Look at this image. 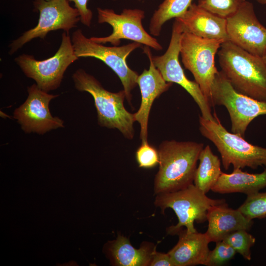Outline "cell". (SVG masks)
<instances>
[{
  "label": "cell",
  "mask_w": 266,
  "mask_h": 266,
  "mask_svg": "<svg viewBox=\"0 0 266 266\" xmlns=\"http://www.w3.org/2000/svg\"><path fill=\"white\" fill-rule=\"evenodd\" d=\"M203 147V143L195 141H163L158 150L159 167L154 180L155 194L178 191L193 184Z\"/></svg>",
  "instance_id": "cell-1"
},
{
  "label": "cell",
  "mask_w": 266,
  "mask_h": 266,
  "mask_svg": "<svg viewBox=\"0 0 266 266\" xmlns=\"http://www.w3.org/2000/svg\"><path fill=\"white\" fill-rule=\"evenodd\" d=\"M222 72L238 92L266 101V64L230 40L218 52Z\"/></svg>",
  "instance_id": "cell-2"
},
{
  "label": "cell",
  "mask_w": 266,
  "mask_h": 266,
  "mask_svg": "<svg viewBox=\"0 0 266 266\" xmlns=\"http://www.w3.org/2000/svg\"><path fill=\"white\" fill-rule=\"evenodd\" d=\"M72 78L76 90L92 96L100 126L117 129L126 138H133L134 115L124 106L126 94L124 90L117 93L106 90L94 76L82 68L77 69Z\"/></svg>",
  "instance_id": "cell-3"
},
{
  "label": "cell",
  "mask_w": 266,
  "mask_h": 266,
  "mask_svg": "<svg viewBox=\"0 0 266 266\" xmlns=\"http://www.w3.org/2000/svg\"><path fill=\"white\" fill-rule=\"evenodd\" d=\"M214 120L199 117L200 133L212 142L220 154L224 168L233 169L248 167L257 169L266 167V148L250 143L244 137L228 132L222 125L216 114Z\"/></svg>",
  "instance_id": "cell-4"
},
{
  "label": "cell",
  "mask_w": 266,
  "mask_h": 266,
  "mask_svg": "<svg viewBox=\"0 0 266 266\" xmlns=\"http://www.w3.org/2000/svg\"><path fill=\"white\" fill-rule=\"evenodd\" d=\"M226 202L224 199H212L191 184L182 189L156 195L154 204L160 207L162 213L166 208L172 209L178 218V223L167 229L168 234H177L186 228L188 232L197 231L194 222L203 223L207 221V214L213 206Z\"/></svg>",
  "instance_id": "cell-5"
},
{
  "label": "cell",
  "mask_w": 266,
  "mask_h": 266,
  "mask_svg": "<svg viewBox=\"0 0 266 266\" xmlns=\"http://www.w3.org/2000/svg\"><path fill=\"white\" fill-rule=\"evenodd\" d=\"M77 57H92L100 60L109 66L118 76L124 88L126 99L130 102L132 91L136 87L138 73L127 65L126 59L141 44L133 42L122 46H106L87 37L81 29L74 31L71 36Z\"/></svg>",
  "instance_id": "cell-6"
},
{
  "label": "cell",
  "mask_w": 266,
  "mask_h": 266,
  "mask_svg": "<svg viewBox=\"0 0 266 266\" xmlns=\"http://www.w3.org/2000/svg\"><path fill=\"white\" fill-rule=\"evenodd\" d=\"M78 59L71 37L64 32L60 47L53 56L39 61L33 55L23 54L14 61L27 77L34 80L41 90L48 93L60 87L65 71Z\"/></svg>",
  "instance_id": "cell-7"
},
{
  "label": "cell",
  "mask_w": 266,
  "mask_h": 266,
  "mask_svg": "<svg viewBox=\"0 0 266 266\" xmlns=\"http://www.w3.org/2000/svg\"><path fill=\"white\" fill-rule=\"evenodd\" d=\"M224 42L187 32L182 33L180 39L182 62L193 75L211 106L212 86L218 72L215 66V56Z\"/></svg>",
  "instance_id": "cell-8"
},
{
  "label": "cell",
  "mask_w": 266,
  "mask_h": 266,
  "mask_svg": "<svg viewBox=\"0 0 266 266\" xmlns=\"http://www.w3.org/2000/svg\"><path fill=\"white\" fill-rule=\"evenodd\" d=\"M211 96V106H225L230 117L232 132L243 137L250 123L258 116L266 115V101L236 91L222 71L215 75Z\"/></svg>",
  "instance_id": "cell-9"
},
{
  "label": "cell",
  "mask_w": 266,
  "mask_h": 266,
  "mask_svg": "<svg viewBox=\"0 0 266 266\" xmlns=\"http://www.w3.org/2000/svg\"><path fill=\"white\" fill-rule=\"evenodd\" d=\"M33 4L39 13L37 24L11 42L10 55L33 39L45 38L50 32L62 30L69 33L80 21L78 10L70 5L68 0H34Z\"/></svg>",
  "instance_id": "cell-10"
},
{
  "label": "cell",
  "mask_w": 266,
  "mask_h": 266,
  "mask_svg": "<svg viewBox=\"0 0 266 266\" xmlns=\"http://www.w3.org/2000/svg\"><path fill=\"white\" fill-rule=\"evenodd\" d=\"M182 33L180 23L175 19L170 42L166 51L161 56H153L151 54V59L166 82L178 84L191 96L198 104L203 118L214 120L215 117L212 114L211 106L199 85L196 81L188 79L179 63L180 39Z\"/></svg>",
  "instance_id": "cell-11"
},
{
  "label": "cell",
  "mask_w": 266,
  "mask_h": 266,
  "mask_svg": "<svg viewBox=\"0 0 266 266\" xmlns=\"http://www.w3.org/2000/svg\"><path fill=\"white\" fill-rule=\"evenodd\" d=\"M98 22L106 23L113 29L112 33L105 37H91L93 41L100 44L110 43L119 46L122 39H129L150 47L157 51L163 49L158 40L150 35L144 29L142 20L145 12L140 9H124L120 14L113 9L98 8Z\"/></svg>",
  "instance_id": "cell-12"
},
{
  "label": "cell",
  "mask_w": 266,
  "mask_h": 266,
  "mask_svg": "<svg viewBox=\"0 0 266 266\" xmlns=\"http://www.w3.org/2000/svg\"><path fill=\"white\" fill-rule=\"evenodd\" d=\"M28 93L26 101L13 112V118L25 133L43 134L64 127V121L53 117L49 108L50 101L58 95L41 90L36 84L28 87Z\"/></svg>",
  "instance_id": "cell-13"
},
{
  "label": "cell",
  "mask_w": 266,
  "mask_h": 266,
  "mask_svg": "<svg viewBox=\"0 0 266 266\" xmlns=\"http://www.w3.org/2000/svg\"><path fill=\"white\" fill-rule=\"evenodd\" d=\"M226 19L229 40L262 58L266 50V28L258 20L253 3L245 0L238 10Z\"/></svg>",
  "instance_id": "cell-14"
},
{
  "label": "cell",
  "mask_w": 266,
  "mask_h": 266,
  "mask_svg": "<svg viewBox=\"0 0 266 266\" xmlns=\"http://www.w3.org/2000/svg\"><path fill=\"white\" fill-rule=\"evenodd\" d=\"M143 51L149 58L150 66L149 69H144L137 79V84L141 93V101L139 108L134 113L135 121L140 124V138L141 143L148 142L149 116L154 101L162 94L167 91L172 85V83L167 82L164 79L154 65L149 46H145Z\"/></svg>",
  "instance_id": "cell-15"
},
{
  "label": "cell",
  "mask_w": 266,
  "mask_h": 266,
  "mask_svg": "<svg viewBox=\"0 0 266 266\" xmlns=\"http://www.w3.org/2000/svg\"><path fill=\"white\" fill-rule=\"evenodd\" d=\"M183 33L187 32L208 39L229 40L227 32V19L218 16L192 3L182 16L176 18Z\"/></svg>",
  "instance_id": "cell-16"
},
{
  "label": "cell",
  "mask_w": 266,
  "mask_h": 266,
  "mask_svg": "<svg viewBox=\"0 0 266 266\" xmlns=\"http://www.w3.org/2000/svg\"><path fill=\"white\" fill-rule=\"evenodd\" d=\"M177 234V244L167 252L174 266H206L210 242L205 233H190L182 229Z\"/></svg>",
  "instance_id": "cell-17"
},
{
  "label": "cell",
  "mask_w": 266,
  "mask_h": 266,
  "mask_svg": "<svg viewBox=\"0 0 266 266\" xmlns=\"http://www.w3.org/2000/svg\"><path fill=\"white\" fill-rule=\"evenodd\" d=\"M207 221L208 228L205 233L210 242H215L234 231H249L254 223L238 209L229 207L226 202L212 206L207 212Z\"/></svg>",
  "instance_id": "cell-18"
},
{
  "label": "cell",
  "mask_w": 266,
  "mask_h": 266,
  "mask_svg": "<svg viewBox=\"0 0 266 266\" xmlns=\"http://www.w3.org/2000/svg\"><path fill=\"white\" fill-rule=\"evenodd\" d=\"M156 246L144 241L138 249L134 247L129 239L122 235L108 241L104 246L103 252L116 266H149Z\"/></svg>",
  "instance_id": "cell-19"
},
{
  "label": "cell",
  "mask_w": 266,
  "mask_h": 266,
  "mask_svg": "<svg viewBox=\"0 0 266 266\" xmlns=\"http://www.w3.org/2000/svg\"><path fill=\"white\" fill-rule=\"evenodd\" d=\"M266 187V167L258 173H250L240 168L233 169L231 173L222 172L211 191L219 194L255 193Z\"/></svg>",
  "instance_id": "cell-20"
},
{
  "label": "cell",
  "mask_w": 266,
  "mask_h": 266,
  "mask_svg": "<svg viewBox=\"0 0 266 266\" xmlns=\"http://www.w3.org/2000/svg\"><path fill=\"white\" fill-rule=\"evenodd\" d=\"M199 160L200 163L195 171L194 183L197 188L206 194L215 185L223 172L221 162L209 145L203 147Z\"/></svg>",
  "instance_id": "cell-21"
},
{
  "label": "cell",
  "mask_w": 266,
  "mask_h": 266,
  "mask_svg": "<svg viewBox=\"0 0 266 266\" xmlns=\"http://www.w3.org/2000/svg\"><path fill=\"white\" fill-rule=\"evenodd\" d=\"M193 0H164L155 10L149 24L150 34H160L163 25L168 20L182 16L188 10Z\"/></svg>",
  "instance_id": "cell-22"
},
{
  "label": "cell",
  "mask_w": 266,
  "mask_h": 266,
  "mask_svg": "<svg viewBox=\"0 0 266 266\" xmlns=\"http://www.w3.org/2000/svg\"><path fill=\"white\" fill-rule=\"evenodd\" d=\"M224 242L230 245L246 260L251 259L250 249L254 245L256 239L245 230L234 231L224 238Z\"/></svg>",
  "instance_id": "cell-23"
},
{
  "label": "cell",
  "mask_w": 266,
  "mask_h": 266,
  "mask_svg": "<svg viewBox=\"0 0 266 266\" xmlns=\"http://www.w3.org/2000/svg\"><path fill=\"white\" fill-rule=\"evenodd\" d=\"M238 209L247 218H266V192L247 195V198Z\"/></svg>",
  "instance_id": "cell-24"
},
{
  "label": "cell",
  "mask_w": 266,
  "mask_h": 266,
  "mask_svg": "<svg viewBox=\"0 0 266 266\" xmlns=\"http://www.w3.org/2000/svg\"><path fill=\"white\" fill-rule=\"evenodd\" d=\"M245 0H199L198 5L220 17L233 15Z\"/></svg>",
  "instance_id": "cell-25"
},
{
  "label": "cell",
  "mask_w": 266,
  "mask_h": 266,
  "mask_svg": "<svg viewBox=\"0 0 266 266\" xmlns=\"http://www.w3.org/2000/svg\"><path fill=\"white\" fill-rule=\"evenodd\" d=\"M216 246L210 251L206 266H220L232 260L236 253L235 250L230 245L219 241L216 242Z\"/></svg>",
  "instance_id": "cell-26"
},
{
  "label": "cell",
  "mask_w": 266,
  "mask_h": 266,
  "mask_svg": "<svg viewBox=\"0 0 266 266\" xmlns=\"http://www.w3.org/2000/svg\"><path fill=\"white\" fill-rule=\"evenodd\" d=\"M135 158L139 167L151 168L159 162L158 151L148 142L141 143L135 153Z\"/></svg>",
  "instance_id": "cell-27"
},
{
  "label": "cell",
  "mask_w": 266,
  "mask_h": 266,
  "mask_svg": "<svg viewBox=\"0 0 266 266\" xmlns=\"http://www.w3.org/2000/svg\"><path fill=\"white\" fill-rule=\"evenodd\" d=\"M69 2H73L74 6L79 11L80 22L85 26L89 27L91 24L93 18V12L87 7L89 0H68Z\"/></svg>",
  "instance_id": "cell-28"
},
{
  "label": "cell",
  "mask_w": 266,
  "mask_h": 266,
  "mask_svg": "<svg viewBox=\"0 0 266 266\" xmlns=\"http://www.w3.org/2000/svg\"><path fill=\"white\" fill-rule=\"evenodd\" d=\"M149 266H174L168 254L157 252L153 254Z\"/></svg>",
  "instance_id": "cell-29"
},
{
  "label": "cell",
  "mask_w": 266,
  "mask_h": 266,
  "mask_svg": "<svg viewBox=\"0 0 266 266\" xmlns=\"http://www.w3.org/2000/svg\"><path fill=\"white\" fill-rule=\"evenodd\" d=\"M258 3L266 5V0H255Z\"/></svg>",
  "instance_id": "cell-30"
},
{
  "label": "cell",
  "mask_w": 266,
  "mask_h": 266,
  "mask_svg": "<svg viewBox=\"0 0 266 266\" xmlns=\"http://www.w3.org/2000/svg\"><path fill=\"white\" fill-rule=\"evenodd\" d=\"M262 59H263L264 62L266 64V50L262 57Z\"/></svg>",
  "instance_id": "cell-31"
},
{
  "label": "cell",
  "mask_w": 266,
  "mask_h": 266,
  "mask_svg": "<svg viewBox=\"0 0 266 266\" xmlns=\"http://www.w3.org/2000/svg\"></svg>",
  "instance_id": "cell-32"
}]
</instances>
